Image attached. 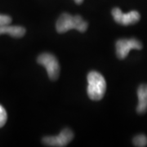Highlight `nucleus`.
I'll list each match as a JSON object with an SVG mask.
<instances>
[{
  "mask_svg": "<svg viewBox=\"0 0 147 147\" xmlns=\"http://www.w3.org/2000/svg\"><path fill=\"white\" fill-rule=\"evenodd\" d=\"M74 3H75L76 4H78V5L82 4V3H83V2H84V0H74Z\"/></svg>",
  "mask_w": 147,
  "mask_h": 147,
  "instance_id": "12",
  "label": "nucleus"
},
{
  "mask_svg": "<svg viewBox=\"0 0 147 147\" xmlns=\"http://www.w3.org/2000/svg\"><path fill=\"white\" fill-rule=\"evenodd\" d=\"M88 96L91 100H100L103 98L106 90L104 76L97 71H91L88 74Z\"/></svg>",
  "mask_w": 147,
  "mask_h": 147,
  "instance_id": "2",
  "label": "nucleus"
},
{
  "mask_svg": "<svg viewBox=\"0 0 147 147\" xmlns=\"http://www.w3.org/2000/svg\"><path fill=\"white\" fill-rule=\"evenodd\" d=\"M74 132L69 128H64L57 136H47L42 138L43 145L47 146L63 147L73 140Z\"/></svg>",
  "mask_w": 147,
  "mask_h": 147,
  "instance_id": "5",
  "label": "nucleus"
},
{
  "mask_svg": "<svg viewBox=\"0 0 147 147\" xmlns=\"http://www.w3.org/2000/svg\"><path fill=\"white\" fill-rule=\"evenodd\" d=\"M37 62L46 68L47 75L51 80L58 79L60 74V65L57 58L53 54L49 53L40 54L37 58Z\"/></svg>",
  "mask_w": 147,
  "mask_h": 147,
  "instance_id": "3",
  "label": "nucleus"
},
{
  "mask_svg": "<svg viewBox=\"0 0 147 147\" xmlns=\"http://www.w3.org/2000/svg\"><path fill=\"white\" fill-rule=\"evenodd\" d=\"M111 14L116 23L124 26L136 24L141 18L140 13L137 11H131L127 13H123L119 7L113 8Z\"/></svg>",
  "mask_w": 147,
  "mask_h": 147,
  "instance_id": "6",
  "label": "nucleus"
},
{
  "mask_svg": "<svg viewBox=\"0 0 147 147\" xmlns=\"http://www.w3.org/2000/svg\"><path fill=\"white\" fill-rule=\"evenodd\" d=\"M26 34V29L20 26H10L3 25L0 26V35L1 34H8L13 38H21Z\"/></svg>",
  "mask_w": 147,
  "mask_h": 147,
  "instance_id": "8",
  "label": "nucleus"
},
{
  "mask_svg": "<svg viewBox=\"0 0 147 147\" xmlns=\"http://www.w3.org/2000/svg\"><path fill=\"white\" fill-rule=\"evenodd\" d=\"M132 143L135 146L144 147L147 146V137L144 134H139L134 137Z\"/></svg>",
  "mask_w": 147,
  "mask_h": 147,
  "instance_id": "9",
  "label": "nucleus"
},
{
  "mask_svg": "<svg viewBox=\"0 0 147 147\" xmlns=\"http://www.w3.org/2000/svg\"><path fill=\"white\" fill-rule=\"evenodd\" d=\"M142 47V43L137 38H120L115 43L116 56L120 60L125 59L131 49L141 50Z\"/></svg>",
  "mask_w": 147,
  "mask_h": 147,
  "instance_id": "4",
  "label": "nucleus"
},
{
  "mask_svg": "<svg viewBox=\"0 0 147 147\" xmlns=\"http://www.w3.org/2000/svg\"><path fill=\"white\" fill-rule=\"evenodd\" d=\"M138 104L137 112L140 115L145 114L147 111V84H141L137 89Z\"/></svg>",
  "mask_w": 147,
  "mask_h": 147,
  "instance_id": "7",
  "label": "nucleus"
},
{
  "mask_svg": "<svg viewBox=\"0 0 147 147\" xmlns=\"http://www.w3.org/2000/svg\"><path fill=\"white\" fill-rule=\"evenodd\" d=\"M88 27V24L81 16H72L69 13H63L58 18L56 23V30L58 33L63 34L69 30H77L78 31L84 33Z\"/></svg>",
  "mask_w": 147,
  "mask_h": 147,
  "instance_id": "1",
  "label": "nucleus"
},
{
  "mask_svg": "<svg viewBox=\"0 0 147 147\" xmlns=\"http://www.w3.org/2000/svg\"><path fill=\"white\" fill-rule=\"evenodd\" d=\"M7 111L3 105H0V127L4 126V124L7 122Z\"/></svg>",
  "mask_w": 147,
  "mask_h": 147,
  "instance_id": "10",
  "label": "nucleus"
},
{
  "mask_svg": "<svg viewBox=\"0 0 147 147\" xmlns=\"http://www.w3.org/2000/svg\"><path fill=\"white\" fill-rule=\"evenodd\" d=\"M11 22V17L7 15H2L0 14V26L3 25H9Z\"/></svg>",
  "mask_w": 147,
  "mask_h": 147,
  "instance_id": "11",
  "label": "nucleus"
}]
</instances>
